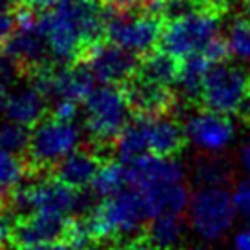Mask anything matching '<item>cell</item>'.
Instances as JSON below:
<instances>
[{
    "label": "cell",
    "instance_id": "obj_4",
    "mask_svg": "<svg viewBox=\"0 0 250 250\" xmlns=\"http://www.w3.org/2000/svg\"><path fill=\"white\" fill-rule=\"evenodd\" d=\"M199 106L223 115H250V71L227 61L210 66Z\"/></svg>",
    "mask_w": 250,
    "mask_h": 250
},
{
    "label": "cell",
    "instance_id": "obj_21",
    "mask_svg": "<svg viewBox=\"0 0 250 250\" xmlns=\"http://www.w3.org/2000/svg\"><path fill=\"white\" fill-rule=\"evenodd\" d=\"M130 187V170L125 163H115V161H106L97 179L93 181V194L99 197H111V195L123 192Z\"/></svg>",
    "mask_w": 250,
    "mask_h": 250
},
{
    "label": "cell",
    "instance_id": "obj_34",
    "mask_svg": "<svg viewBox=\"0 0 250 250\" xmlns=\"http://www.w3.org/2000/svg\"><path fill=\"white\" fill-rule=\"evenodd\" d=\"M79 250H119V247L113 241H90V243H86L84 247H81Z\"/></svg>",
    "mask_w": 250,
    "mask_h": 250
},
{
    "label": "cell",
    "instance_id": "obj_31",
    "mask_svg": "<svg viewBox=\"0 0 250 250\" xmlns=\"http://www.w3.org/2000/svg\"><path fill=\"white\" fill-rule=\"evenodd\" d=\"M62 2H70V0H22V6L29 7L33 11H46V9H51Z\"/></svg>",
    "mask_w": 250,
    "mask_h": 250
},
{
    "label": "cell",
    "instance_id": "obj_40",
    "mask_svg": "<svg viewBox=\"0 0 250 250\" xmlns=\"http://www.w3.org/2000/svg\"><path fill=\"white\" fill-rule=\"evenodd\" d=\"M192 250H203V249H192Z\"/></svg>",
    "mask_w": 250,
    "mask_h": 250
},
{
    "label": "cell",
    "instance_id": "obj_37",
    "mask_svg": "<svg viewBox=\"0 0 250 250\" xmlns=\"http://www.w3.org/2000/svg\"><path fill=\"white\" fill-rule=\"evenodd\" d=\"M6 97H7V93H6V81H4V79H0V104H4Z\"/></svg>",
    "mask_w": 250,
    "mask_h": 250
},
{
    "label": "cell",
    "instance_id": "obj_11",
    "mask_svg": "<svg viewBox=\"0 0 250 250\" xmlns=\"http://www.w3.org/2000/svg\"><path fill=\"white\" fill-rule=\"evenodd\" d=\"M234 195L225 187H201L190 197L188 217L201 237L214 241L227 234L236 217Z\"/></svg>",
    "mask_w": 250,
    "mask_h": 250
},
{
    "label": "cell",
    "instance_id": "obj_5",
    "mask_svg": "<svg viewBox=\"0 0 250 250\" xmlns=\"http://www.w3.org/2000/svg\"><path fill=\"white\" fill-rule=\"evenodd\" d=\"M9 210L15 217L35 214V212H51V214L71 215L81 212L88 215L93 208L86 207L88 197L83 192H77L73 188L62 185L61 181L53 179L51 175L42 177L26 187H19L9 194Z\"/></svg>",
    "mask_w": 250,
    "mask_h": 250
},
{
    "label": "cell",
    "instance_id": "obj_36",
    "mask_svg": "<svg viewBox=\"0 0 250 250\" xmlns=\"http://www.w3.org/2000/svg\"><path fill=\"white\" fill-rule=\"evenodd\" d=\"M15 66L9 61H7L6 57H0V79H9L11 77V73H13Z\"/></svg>",
    "mask_w": 250,
    "mask_h": 250
},
{
    "label": "cell",
    "instance_id": "obj_32",
    "mask_svg": "<svg viewBox=\"0 0 250 250\" xmlns=\"http://www.w3.org/2000/svg\"><path fill=\"white\" fill-rule=\"evenodd\" d=\"M237 163H239V167L243 168L245 172L250 174V141H247V143L239 146V150H237Z\"/></svg>",
    "mask_w": 250,
    "mask_h": 250
},
{
    "label": "cell",
    "instance_id": "obj_22",
    "mask_svg": "<svg viewBox=\"0 0 250 250\" xmlns=\"http://www.w3.org/2000/svg\"><path fill=\"white\" fill-rule=\"evenodd\" d=\"M28 174L29 167L24 159V155L0 148V188L4 192H7V194L15 192Z\"/></svg>",
    "mask_w": 250,
    "mask_h": 250
},
{
    "label": "cell",
    "instance_id": "obj_27",
    "mask_svg": "<svg viewBox=\"0 0 250 250\" xmlns=\"http://www.w3.org/2000/svg\"><path fill=\"white\" fill-rule=\"evenodd\" d=\"M17 217L11 210L7 208V205L0 207V250H6L7 245H11V232Z\"/></svg>",
    "mask_w": 250,
    "mask_h": 250
},
{
    "label": "cell",
    "instance_id": "obj_28",
    "mask_svg": "<svg viewBox=\"0 0 250 250\" xmlns=\"http://www.w3.org/2000/svg\"><path fill=\"white\" fill-rule=\"evenodd\" d=\"M234 201H236L237 212H241L250 219V177L243 179L236 187L234 192Z\"/></svg>",
    "mask_w": 250,
    "mask_h": 250
},
{
    "label": "cell",
    "instance_id": "obj_26",
    "mask_svg": "<svg viewBox=\"0 0 250 250\" xmlns=\"http://www.w3.org/2000/svg\"><path fill=\"white\" fill-rule=\"evenodd\" d=\"M22 0H0V48L9 41L19 24V9Z\"/></svg>",
    "mask_w": 250,
    "mask_h": 250
},
{
    "label": "cell",
    "instance_id": "obj_30",
    "mask_svg": "<svg viewBox=\"0 0 250 250\" xmlns=\"http://www.w3.org/2000/svg\"><path fill=\"white\" fill-rule=\"evenodd\" d=\"M119 250H174V249H165V247H157V245H153L152 241H148L145 236H137L130 239V241H126L119 247Z\"/></svg>",
    "mask_w": 250,
    "mask_h": 250
},
{
    "label": "cell",
    "instance_id": "obj_38",
    "mask_svg": "<svg viewBox=\"0 0 250 250\" xmlns=\"http://www.w3.org/2000/svg\"><path fill=\"white\" fill-rule=\"evenodd\" d=\"M6 197H7V192H4V190L0 188V207L4 205V201H6Z\"/></svg>",
    "mask_w": 250,
    "mask_h": 250
},
{
    "label": "cell",
    "instance_id": "obj_35",
    "mask_svg": "<svg viewBox=\"0 0 250 250\" xmlns=\"http://www.w3.org/2000/svg\"><path fill=\"white\" fill-rule=\"evenodd\" d=\"M234 250H250V229L241 230L234 237Z\"/></svg>",
    "mask_w": 250,
    "mask_h": 250
},
{
    "label": "cell",
    "instance_id": "obj_3",
    "mask_svg": "<svg viewBox=\"0 0 250 250\" xmlns=\"http://www.w3.org/2000/svg\"><path fill=\"white\" fill-rule=\"evenodd\" d=\"M83 132L75 121H61L57 117H44L29 130L28 150L24 159L31 174H42L55 167L57 163L81 148Z\"/></svg>",
    "mask_w": 250,
    "mask_h": 250
},
{
    "label": "cell",
    "instance_id": "obj_2",
    "mask_svg": "<svg viewBox=\"0 0 250 250\" xmlns=\"http://www.w3.org/2000/svg\"><path fill=\"white\" fill-rule=\"evenodd\" d=\"M150 210L139 190L128 187L119 194L106 197L88 215L79 221L91 241H115L130 236L148 221Z\"/></svg>",
    "mask_w": 250,
    "mask_h": 250
},
{
    "label": "cell",
    "instance_id": "obj_12",
    "mask_svg": "<svg viewBox=\"0 0 250 250\" xmlns=\"http://www.w3.org/2000/svg\"><path fill=\"white\" fill-rule=\"evenodd\" d=\"M141 59L143 57L135 55L106 39L91 49L84 59V62L93 73L95 81H101L103 84L121 86L137 73Z\"/></svg>",
    "mask_w": 250,
    "mask_h": 250
},
{
    "label": "cell",
    "instance_id": "obj_25",
    "mask_svg": "<svg viewBox=\"0 0 250 250\" xmlns=\"http://www.w3.org/2000/svg\"><path fill=\"white\" fill-rule=\"evenodd\" d=\"M28 143L29 130L26 126L15 125V123H6L0 126V148L24 155L28 150Z\"/></svg>",
    "mask_w": 250,
    "mask_h": 250
},
{
    "label": "cell",
    "instance_id": "obj_20",
    "mask_svg": "<svg viewBox=\"0 0 250 250\" xmlns=\"http://www.w3.org/2000/svg\"><path fill=\"white\" fill-rule=\"evenodd\" d=\"M143 236L157 247L174 249L183 236V221L181 214H161L155 215L152 221L146 225Z\"/></svg>",
    "mask_w": 250,
    "mask_h": 250
},
{
    "label": "cell",
    "instance_id": "obj_1",
    "mask_svg": "<svg viewBox=\"0 0 250 250\" xmlns=\"http://www.w3.org/2000/svg\"><path fill=\"white\" fill-rule=\"evenodd\" d=\"M110 9L104 0H70L39 15V28L57 64L83 62L106 41Z\"/></svg>",
    "mask_w": 250,
    "mask_h": 250
},
{
    "label": "cell",
    "instance_id": "obj_15",
    "mask_svg": "<svg viewBox=\"0 0 250 250\" xmlns=\"http://www.w3.org/2000/svg\"><path fill=\"white\" fill-rule=\"evenodd\" d=\"M143 121L148 155L174 157L187 145V130L177 119L165 115H139Z\"/></svg>",
    "mask_w": 250,
    "mask_h": 250
},
{
    "label": "cell",
    "instance_id": "obj_39",
    "mask_svg": "<svg viewBox=\"0 0 250 250\" xmlns=\"http://www.w3.org/2000/svg\"><path fill=\"white\" fill-rule=\"evenodd\" d=\"M243 6H245V11H247L250 17V0H243Z\"/></svg>",
    "mask_w": 250,
    "mask_h": 250
},
{
    "label": "cell",
    "instance_id": "obj_10",
    "mask_svg": "<svg viewBox=\"0 0 250 250\" xmlns=\"http://www.w3.org/2000/svg\"><path fill=\"white\" fill-rule=\"evenodd\" d=\"M2 51L4 57L15 66V70L29 77L39 70L57 64L49 51L48 42L39 28V15L26 6L19 9L17 29L4 44Z\"/></svg>",
    "mask_w": 250,
    "mask_h": 250
},
{
    "label": "cell",
    "instance_id": "obj_19",
    "mask_svg": "<svg viewBox=\"0 0 250 250\" xmlns=\"http://www.w3.org/2000/svg\"><path fill=\"white\" fill-rule=\"evenodd\" d=\"M212 64L214 62L205 55H192L183 61L177 86H179V91L185 101L199 106L203 83H205V77Z\"/></svg>",
    "mask_w": 250,
    "mask_h": 250
},
{
    "label": "cell",
    "instance_id": "obj_33",
    "mask_svg": "<svg viewBox=\"0 0 250 250\" xmlns=\"http://www.w3.org/2000/svg\"><path fill=\"white\" fill-rule=\"evenodd\" d=\"M22 250H77L75 245L66 243V241H57V243H44V245H35V247H28Z\"/></svg>",
    "mask_w": 250,
    "mask_h": 250
},
{
    "label": "cell",
    "instance_id": "obj_14",
    "mask_svg": "<svg viewBox=\"0 0 250 250\" xmlns=\"http://www.w3.org/2000/svg\"><path fill=\"white\" fill-rule=\"evenodd\" d=\"M123 86L128 106L135 115H165L175 106V93L170 86H163L137 73Z\"/></svg>",
    "mask_w": 250,
    "mask_h": 250
},
{
    "label": "cell",
    "instance_id": "obj_13",
    "mask_svg": "<svg viewBox=\"0 0 250 250\" xmlns=\"http://www.w3.org/2000/svg\"><path fill=\"white\" fill-rule=\"evenodd\" d=\"M188 141L205 153H219L232 143L236 128L230 115L201 110L185 125Z\"/></svg>",
    "mask_w": 250,
    "mask_h": 250
},
{
    "label": "cell",
    "instance_id": "obj_16",
    "mask_svg": "<svg viewBox=\"0 0 250 250\" xmlns=\"http://www.w3.org/2000/svg\"><path fill=\"white\" fill-rule=\"evenodd\" d=\"M104 163L106 161L101 157L97 148H79L66 155L61 163H57L49 170V175L77 192H84L88 187H93V181L97 179Z\"/></svg>",
    "mask_w": 250,
    "mask_h": 250
},
{
    "label": "cell",
    "instance_id": "obj_9",
    "mask_svg": "<svg viewBox=\"0 0 250 250\" xmlns=\"http://www.w3.org/2000/svg\"><path fill=\"white\" fill-rule=\"evenodd\" d=\"M167 22L150 7L110 13L106 39L135 55L146 57L161 46Z\"/></svg>",
    "mask_w": 250,
    "mask_h": 250
},
{
    "label": "cell",
    "instance_id": "obj_23",
    "mask_svg": "<svg viewBox=\"0 0 250 250\" xmlns=\"http://www.w3.org/2000/svg\"><path fill=\"white\" fill-rule=\"evenodd\" d=\"M230 179V165L217 153H208L197 163L194 181L199 187H223Z\"/></svg>",
    "mask_w": 250,
    "mask_h": 250
},
{
    "label": "cell",
    "instance_id": "obj_7",
    "mask_svg": "<svg viewBox=\"0 0 250 250\" xmlns=\"http://www.w3.org/2000/svg\"><path fill=\"white\" fill-rule=\"evenodd\" d=\"M219 13L197 9L187 17L167 22L161 39V49L181 61L192 55H205L207 49L219 39Z\"/></svg>",
    "mask_w": 250,
    "mask_h": 250
},
{
    "label": "cell",
    "instance_id": "obj_17",
    "mask_svg": "<svg viewBox=\"0 0 250 250\" xmlns=\"http://www.w3.org/2000/svg\"><path fill=\"white\" fill-rule=\"evenodd\" d=\"M2 110L9 123L33 128L49 115V103L46 95L31 84L9 93L2 104Z\"/></svg>",
    "mask_w": 250,
    "mask_h": 250
},
{
    "label": "cell",
    "instance_id": "obj_8",
    "mask_svg": "<svg viewBox=\"0 0 250 250\" xmlns=\"http://www.w3.org/2000/svg\"><path fill=\"white\" fill-rule=\"evenodd\" d=\"M57 241L75 245V249L79 250L86 243H90L91 239L84 232L81 221L71 219L70 215L35 212L24 217H17L11 232V245L17 250Z\"/></svg>",
    "mask_w": 250,
    "mask_h": 250
},
{
    "label": "cell",
    "instance_id": "obj_24",
    "mask_svg": "<svg viewBox=\"0 0 250 250\" xmlns=\"http://www.w3.org/2000/svg\"><path fill=\"white\" fill-rule=\"evenodd\" d=\"M229 53L237 61L250 64V17H237L227 33Z\"/></svg>",
    "mask_w": 250,
    "mask_h": 250
},
{
    "label": "cell",
    "instance_id": "obj_18",
    "mask_svg": "<svg viewBox=\"0 0 250 250\" xmlns=\"http://www.w3.org/2000/svg\"><path fill=\"white\" fill-rule=\"evenodd\" d=\"M181 66H183L181 59L167 53L165 49H155L153 53L141 59L137 75L163 86H172L179 81Z\"/></svg>",
    "mask_w": 250,
    "mask_h": 250
},
{
    "label": "cell",
    "instance_id": "obj_6",
    "mask_svg": "<svg viewBox=\"0 0 250 250\" xmlns=\"http://www.w3.org/2000/svg\"><path fill=\"white\" fill-rule=\"evenodd\" d=\"M130 106L123 86L103 84L84 99V126L95 148L115 145L117 137L130 123Z\"/></svg>",
    "mask_w": 250,
    "mask_h": 250
},
{
    "label": "cell",
    "instance_id": "obj_29",
    "mask_svg": "<svg viewBox=\"0 0 250 250\" xmlns=\"http://www.w3.org/2000/svg\"><path fill=\"white\" fill-rule=\"evenodd\" d=\"M152 0H104L106 6H110L113 11H135V9H143L145 4H150Z\"/></svg>",
    "mask_w": 250,
    "mask_h": 250
}]
</instances>
